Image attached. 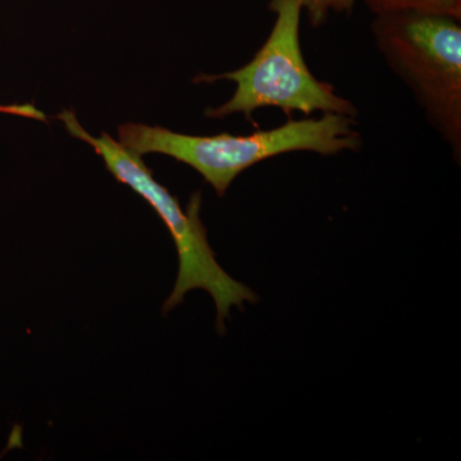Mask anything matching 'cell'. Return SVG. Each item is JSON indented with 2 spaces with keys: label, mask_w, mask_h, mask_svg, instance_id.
<instances>
[{
  "label": "cell",
  "mask_w": 461,
  "mask_h": 461,
  "mask_svg": "<svg viewBox=\"0 0 461 461\" xmlns=\"http://www.w3.org/2000/svg\"><path fill=\"white\" fill-rule=\"evenodd\" d=\"M118 136L121 144L138 156L163 154L195 169L220 198L242 172L271 158L294 151L332 157L363 147L355 118L333 113L304 120L290 118L282 126L250 135L194 136L126 123L118 129Z\"/></svg>",
  "instance_id": "6da1fadb"
},
{
  "label": "cell",
  "mask_w": 461,
  "mask_h": 461,
  "mask_svg": "<svg viewBox=\"0 0 461 461\" xmlns=\"http://www.w3.org/2000/svg\"><path fill=\"white\" fill-rule=\"evenodd\" d=\"M57 118L65 124L69 135L93 147L115 180L131 187L149 203L171 233L178 254V273L172 294L163 305V313H169L184 302L187 293L200 288L213 297L217 330L223 335L226 330L224 321L229 320L230 308L236 306L244 311L245 303L254 304L258 296L247 285L230 277L217 262L200 218L202 193H194L186 211H184L178 199L154 180L153 172L140 156L124 148L108 133L103 132L99 138L91 136L78 122L74 112L68 109L57 114Z\"/></svg>",
  "instance_id": "7a4b0ae2"
},
{
  "label": "cell",
  "mask_w": 461,
  "mask_h": 461,
  "mask_svg": "<svg viewBox=\"0 0 461 461\" xmlns=\"http://www.w3.org/2000/svg\"><path fill=\"white\" fill-rule=\"evenodd\" d=\"M461 20L417 12L377 14L371 29L384 62L430 126L461 159Z\"/></svg>",
  "instance_id": "3957f363"
},
{
  "label": "cell",
  "mask_w": 461,
  "mask_h": 461,
  "mask_svg": "<svg viewBox=\"0 0 461 461\" xmlns=\"http://www.w3.org/2000/svg\"><path fill=\"white\" fill-rule=\"evenodd\" d=\"M275 14L271 33L250 62L222 75H199L194 83L212 84L230 80L236 84L232 98L218 108H209L205 117L226 118L240 113L253 122L254 112L278 108L293 118L296 112L306 117L333 113L357 117L353 102L336 93L333 85L318 80L306 65L302 44V0H271Z\"/></svg>",
  "instance_id": "277c9868"
},
{
  "label": "cell",
  "mask_w": 461,
  "mask_h": 461,
  "mask_svg": "<svg viewBox=\"0 0 461 461\" xmlns=\"http://www.w3.org/2000/svg\"><path fill=\"white\" fill-rule=\"evenodd\" d=\"M375 16L396 12H417L461 20V0H364Z\"/></svg>",
  "instance_id": "5b68a950"
},
{
  "label": "cell",
  "mask_w": 461,
  "mask_h": 461,
  "mask_svg": "<svg viewBox=\"0 0 461 461\" xmlns=\"http://www.w3.org/2000/svg\"><path fill=\"white\" fill-rule=\"evenodd\" d=\"M312 26L324 25L330 14H350L357 0H302Z\"/></svg>",
  "instance_id": "8992f818"
},
{
  "label": "cell",
  "mask_w": 461,
  "mask_h": 461,
  "mask_svg": "<svg viewBox=\"0 0 461 461\" xmlns=\"http://www.w3.org/2000/svg\"><path fill=\"white\" fill-rule=\"evenodd\" d=\"M0 113L20 115V117L32 118V120L44 121V122H47L45 114L32 104L0 105Z\"/></svg>",
  "instance_id": "52a82bcc"
}]
</instances>
